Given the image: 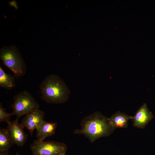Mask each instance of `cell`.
<instances>
[{
  "instance_id": "1",
  "label": "cell",
  "mask_w": 155,
  "mask_h": 155,
  "mask_svg": "<svg viewBox=\"0 0 155 155\" xmlns=\"http://www.w3.org/2000/svg\"><path fill=\"white\" fill-rule=\"evenodd\" d=\"M81 128L73 133L83 135L91 143L103 137L108 136L115 129L111 125L109 118L96 111L84 117L80 123Z\"/></svg>"
},
{
  "instance_id": "2",
  "label": "cell",
  "mask_w": 155,
  "mask_h": 155,
  "mask_svg": "<svg viewBox=\"0 0 155 155\" xmlns=\"http://www.w3.org/2000/svg\"><path fill=\"white\" fill-rule=\"evenodd\" d=\"M39 89L40 99L48 103H65L70 94V90L64 81L55 74L46 77L41 83Z\"/></svg>"
},
{
  "instance_id": "3",
  "label": "cell",
  "mask_w": 155,
  "mask_h": 155,
  "mask_svg": "<svg viewBox=\"0 0 155 155\" xmlns=\"http://www.w3.org/2000/svg\"><path fill=\"white\" fill-rule=\"evenodd\" d=\"M0 59L3 64L19 78L25 74L27 66L21 54L14 45L4 46L0 49Z\"/></svg>"
},
{
  "instance_id": "4",
  "label": "cell",
  "mask_w": 155,
  "mask_h": 155,
  "mask_svg": "<svg viewBox=\"0 0 155 155\" xmlns=\"http://www.w3.org/2000/svg\"><path fill=\"white\" fill-rule=\"evenodd\" d=\"M13 103L11 105L12 115L19 119L24 115L37 109L40 106L32 95L27 90L21 91L13 97Z\"/></svg>"
},
{
  "instance_id": "5",
  "label": "cell",
  "mask_w": 155,
  "mask_h": 155,
  "mask_svg": "<svg viewBox=\"0 0 155 155\" xmlns=\"http://www.w3.org/2000/svg\"><path fill=\"white\" fill-rule=\"evenodd\" d=\"M33 155H57L66 152L65 144L53 141L34 140L30 146Z\"/></svg>"
},
{
  "instance_id": "6",
  "label": "cell",
  "mask_w": 155,
  "mask_h": 155,
  "mask_svg": "<svg viewBox=\"0 0 155 155\" xmlns=\"http://www.w3.org/2000/svg\"><path fill=\"white\" fill-rule=\"evenodd\" d=\"M18 120L16 119L13 121L8 123L7 129L13 143L20 147L25 143L28 135L24 131V128L19 123Z\"/></svg>"
},
{
  "instance_id": "7",
  "label": "cell",
  "mask_w": 155,
  "mask_h": 155,
  "mask_svg": "<svg viewBox=\"0 0 155 155\" xmlns=\"http://www.w3.org/2000/svg\"><path fill=\"white\" fill-rule=\"evenodd\" d=\"M45 113L39 109L26 115L20 123L24 127L28 130L31 136L34 131L44 121Z\"/></svg>"
},
{
  "instance_id": "8",
  "label": "cell",
  "mask_w": 155,
  "mask_h": 155,
  "mask_svg": "<svg viewBox=\"0 0 155 155\" xmlns=\"http://www.w3.org/2000/svg\"><path fill=\"white\" fill-rule=\"evenodd\" d=\"M153 118L152 113L148 108L147 105L144 103L137 111L131 119L133 126L140 129L144 128Z\"/></svg>"
},
{
  "instance_id": "9",
  "label": "cell",
  "mask_w": 155,
  "mask_h": 155,
  "mask_svg": "<svg viewBox=\"0 0 155 155\" xmlns=\"http://www.w3.org/2000/svg\"><path fill=\"white\" fill-rule=\"evenodd\" d=\"M57 125L56 123H50L44 120L36 129L37 139L42 141L46 138L53 135L55 133Z\"/></svg>"
},
{
  "instance_id": "10",
  "label": "cell",
  "mask_w": 155,
  "mask_h": 155,
  "mask_svg": "<svg viewBox=\"0 0 155 155\" xmlns=\"http://www.w3.org/2000/svg\"><path fill=\"white\" fill-rule=\"evenodd\" d=\"M131 116L117 111L109 118L110 123L115 129L116 128H125L128 126V122Z\"/></svg>"
},
{
  "instance_id": "11",
  "label": "cell",
  "mask_w": 155,
  "mask_h": 155,
  "mask_svg": "<svg viewBox=\"0 0 155 155\" xmlns=\"http://www.w3.org/2000/svg\"><path fill=\"white\" fill-rule=\"evenodd\" d=\"M15 78L12 75L6 73L0 66V87L8 90H11L15 87Z\"/></svg>"
},
{
  "instance_id": "12",
  "label": "cell",
  "mask_w": 155,
  "mask_h": 155,
  "mask_svg": "<svg viewBox=\"0 0 155 155\" xmlns=\"http://www.w3.org/2000/svg\"><path fill=\"white\" fill-rule=\"evenodd\" d=\"M14 144L6 129H0V152L8 151Z\"/></svg>"
},
{
  "instance_id": "13",
  "label": "cell",
  "mask_w": 155,
  "mask_h": 155,
  "mask_svg": "<svg viewBox=\"0 0 155 155\" xmlns=\"http://www.w3.org/2000/svg\"><path fill=\"white\" fill-rule=\"evenodd\" d=\"M11 113H9L7 112L2 105V103H0V122L5 121L7 123L10 122V119Z\"/></svg>"
},
{
  "instance_id": "14",
  "label": "cell",
  "mask_w": 155,
  "mask_h": 155,
  "mask_svg": "<svg viewBox=\"0 0 155 155\" xmlns=\"http://www.w3.org/2000/svg\"><path fill=\"white\" fill-rule=\"evenodd\" d=\"M0 155H9L8 151L0 152Z\"/></svg>"
},
{
  "instance_id": "15",
  "label": "cell",
  "mask_w": 155,
  "mask_h": 155,
  "mask_svg": "<svg viewBox=\"0 0 155 155\" xmlns=\"http://www.w3.org/2000/svg\"><path fill=\"white\" fill-rule=\"evenodd\" d=\"M57 155H66V152H63Z\"/></svg>"
},
{
  "instance_id": "16",
  "label": "cell",
  "mask_w": 155,
  "mask_h": 155,
  "mask_svg": "<svg viewBox=\"0 0 155 155\" xmlns=\"http://www.w3.org/2000/svg\"><path fill=\"white\" fill-rule=\"evenodd\" d=\"M16 155H19L18 154H17Z\"/></svg>"
}]
</instances>
